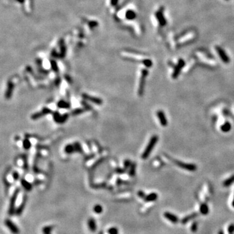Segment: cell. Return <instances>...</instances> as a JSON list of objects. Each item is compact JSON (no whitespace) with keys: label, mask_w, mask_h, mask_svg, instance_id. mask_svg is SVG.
<instances>
[{"label":"cell","mask_w":234,"mask_h":234,"mask_svg":"<svg viewBox=\"0 0 234 234\" xmlns=\"http://www.w3.org/2000/svg\"><path fill=\"white\" fill-rule=\"evenodd\" d=\"M158 136L157 135H153L152 137L150 139V141H149L148 144H147V146L144 150V151H143V153L142 154L141 157L143 159H146L149 157L150 154H151V151H152L153 149L155 147V145L157 144L158 141Z\"/></svg>","instance_id":"cell-1"},{"label":"cell","mask_w":234,"mask_h":234,"mask_svg":"<svg viewBox=\"0 0 234 234\" xmlns=\"http://www.w3.org/2000/svg\"><path fill=\"white\" fill-rule=\"evenodd\" d=\"M170 160L172 161L176 165L179 167V168H183V169L186 170V171H190V172H194V171H196V169H197V167H196V165L192 164V163H184V162L180 161L178 160H175V159H171V158H170Z\"/></svg>","instance_id":"cell-2"},{"label":"cell","mask_w":234,"mask_h":234,"mask_svg":"<svg viewBox=\"0 0 234 234\" xmlns=\"http://www.w3.org/2000/svg\"><path fill=\"white\" fill-rule=\"evenodd\" d=\"M148 74V71L146 69H143L141 72V75L140 81H139V88H138V94L139 96H142L144 94V87H145V83L146 77Z\"/></svg>","instance_id":"cell-3"},{"label":"cell","mask_w":234,"mask_h":234,"mask_svg":"<svg viewBox=\"0 0 234 234\" xmlns=\"http://www.w3.org/2000/svg\"><path fill=\"white\" fill-rule=\"evenodd\" d=\"M20 192L19 189H16V191H14V194L13 195V196H11L10 200V204H9V210H8V213L9 215H13L16 212L15 210V204H16V201L17 197H18V193Z\"/></svg>","instance_id":"cell-4"},{"label":"cell","mask_w":234,"mask_h":234,"mask_svg":"<svg viewBox=\"0 0 234 234\" xmlns=\"http://www.w3.org/2000/svg\"><path fill=\"white\" fill-rule=\"evenodd\" d=\"M185 65V61L183 59H179L178 62V64L175 66L174 68L173 73H172V78L173 79H176L178 77V75L180 74V72L182 69Z\"/></svg>","instance_id":"cell-5"},{"label":"cell","mask_w":234,"mask_h":234,"mask_svg":"<svg viewBox=\"0 0 234 234\" xmlns=\"http://www.w3.org/2000/svg\"><path fill=\"white\" fill-rule=\"evenodd\" d=\"M5 224L7 227L8 229L10 231L11 233H13V234H18L20 233V230L18 227H17V226L15 225L14 224V223L13 221H11L10 219H7L5 220Z\"/></svg>","instance_id":"cell-6"},{"label":"cell","mask_w":234,"mask_h":234,"mask_svg":"<svg viewBox=\"0 0 234 234\" xmlns=\"http://www.w3.org/2000/svg\"><path fill=\"white\" fill-rule=\"evenodd\" d=\"M157 116L158 117L161 126H162L163 127H166L168 124V121H167L164 112L161 110H159V111H157Z\"/></svg>","instance_id":"cell-7"},{"label":"cell","mask_w":234,"mask_h":234,"mask_svg":"<svg viewBox=\"0 0 234 234\" xmlns=\"http://www.w3.org/2000/svg\"><path fill=\"white\" fill-rule=\"evenodd\" d=\"M50 113H51V111L50 109L47 108V107H44L42 111L33 114V115L31 116V118L33 120L38 119V118H41L42 116L48 115V114Z\"/></svg>","instance_id":"cell-8"},{"label":"cell","mask_w":234,"mask_h":234,"mask_svg":"<svg viewBox=\"0 0 234 234\" xmlns=\"http://www.w3.org/2000/svg\"><path fill=\"white\" fill-rule=\"evenodd\" d=\"M216 50L222 61H223L224 63H229L230 58L228 57V55H227V54L225 53L224 50H223L220 46H217Z\"/></svg>","instance_id":"cell-9"},{"label":"cell","mask_w":234,"mask_h":234,"mask_svg":"<svg viewBox=\"0 0 234 234\" xmlns=\"http://www.w3.org/2000/svg\"><path fill=\"white\" fill-rule=\"evenodd\" d=\"M82 97H83L85 100L90 101V102H92V103H96V105H102V103H103V101H102L100 98L92 96L89 95V94H82Z\"/></svg>","instance_id":"cell-10"},{"label":"cell","mask_w":234,"mask_h":234,"mask_svg":"<svg viewBox=\"0 0 234 234\" xmlns=\"http://www.w3.org/2000/svg\"><path fill=\"white\" fill-rule=\"evenodd\" d=\"M68 118V114H65L63 115H61L57 112L54 113V118L56 122L58 124L64 123Z\"/></svg>","instance_id":"cell-11"},{"label":"cell","mask_w":234,"mask_h":234,"mask_svg":"<svg viewBox=\"0 0 234 234\" xmlns=\"http://www.w3.org/2000/svg\"><path fill=\"white\" fill-rule=\"evenodd\" d=\"M164 217H165V219H167V220H169L171 223H174V224H177L179 222V218H178V217H177L174 214L171 213L170 212H167H167H165Z\"/></svg>","instance_id":"cell-12"},{"label":"cell","mask_w":234,"mask_h":234,"mask_svg":"<svg viewBox=\"0 0 234 234\" xmlns=\"http://www.w3.org/2000/svg\"><path fill=\"white\" fill-rule=\"evenodd\" d=\"M198 217L197 213H191L190 215H187L185 217H183V219L181 220V223L182 224H186L187 223L190 222L191 220H193L195 218H196Z\"/></svg>","instance_id":"cell-13"},{"label":"cell","mask_w":234,"mask_h":234,"mask_svg":"<svg viewBox=\"0 0 234 234\" xmlns=\"http://www.w3.org/2000/svg\"><path fill=\"white\" fill-rule=\"evenodd\" d=\"M13 90H14V84L11 81H9L8 83L7 89L6 93H5V97L7 99H9L11 97Z\"/></svg>","instance_id":"cell-14"},{"label":"cell","mask_w":234,"mask_h":234,"mask_svg":"<svg viewBox=\"0 0 234 234\" xmlns=\"http://www.w3.org/2000/svg\"><path fill=\"white\" fill-rule=\"evenodd\" d=\"M158 195L155 192H151L149 195H146V197L144 198V200L146 202H154L157 199Z\"/></svg>","instance_id":"cell-15"},{"label":"cell","mask_w":234,"mask_h":234,"mask_svg":"<svg viewBox=\"0 0 234 234\" xmlns=\"http://www.w3.org/2000/svg\"><path fill=\"white\" fill-rule=\"evenodd\" d=\"M88 226H89V230L92 232H94L96 230V223L95 220L93 218H90L88 220Z\"/></svg>","instance_id":"cell-16"},{"label":"cell","mask_w":234,"mask_h":234,"mask_svg":"<svg viewBox=\"0 0 234 234\" xmlns=\"http://www.w3.org/2000/svg\"><path fill=\"white\" fill-rule=\"evenodd\" d=\"M26 201H27V198L25 197L24 198L22 202L21 203V204L20 205V206L18 207V208H17L16 210L15 213L17 215H20L22 213V212H23L24 209L25 208V206H26Z\"/></svg>","instance_id":"cell-17"},{"label":"cell","mask_w":234,"mask_h":234,"mask_svg":"<svg viewBox=\"0 0 234 234\" xmlns=\"http://www.w3.org/2000/svg\"><path fill=\"white\" fill-rule=\"evenodd\" d=\"M21 185H22V187L27 191H30L32 189V185L31 183H29V182H27V180H26L25 179H21Z\"/></svg>","instance_id":"cell-18"},{"label":"cell","mask_w":234,"mask_h":234,"mask_svg":"<svg viewBox=\"0 0 234 234\" xmlns=\"http://www.w3.org/2000/svg\"><path fill=\"white\" fill-rule=\"evenodd\" d=\"M209 207L207 204L203 203V204L200 205V212L201 213L202 215H207L209 213Z\"/></svg>","instance_id":"cell-19"},{"label":"cell","mask_w":234,"mask_h":234,"mask_svg":"<svg viewBox=\"0 0 234 234\" xmlns=\"http://www.w3.org/2000/svg\"><path fill=\"white\" fill-rule=\"evenodd\" d=\"M57 107L61 109H69L70 107V103L64 100H60L57 103Z\"/></svg>","instance_id":"cell-20"},{"label":"cell","mask_w":234,"mask_h":234,"mask_svg":"<svg viewBox=\"0 0 234 234\" xmlns=\"http://www.w3.org/2000/svg\"><path fill=\"white\" fill-rule=\"evenodd\" d=\"M220 128H221L222 131L224 133H227L230 131L231 128H232V126H231V124L230 122H226L221 126Z\"/></svg>","instance_id":"cell-21"},{"label":"cell","mask_w":234,"mask_h":234,"mask_svg":"<svg viewBox=\"0 0 234 234\" xmlns=\"http://www.w3.org/2000/svg\"><path fill=\"white\" fill-rule=\"evenodd\" d=\"M233 183H234V175L230 177L229 178L226 179V180L224 182V183H223V185H224V187H227L230 186L231 185L233 184Z\"/></svg>","instance_id":"cell-22"},{"label":"cell","mask_w":234,"mask_h":234,"mask_svg":"<svg viewBox=\"0 0 234 234\" xmlns=\"http://www.w3.org/2000/svg\"><path fill=\"white\" fill-rule=\"evenodd\" d=\"M93 211L96 213V214H100L101 213H102L103 211V207L101 205L97 204L93 208Z\"/></svg>","instance_id":"cell-23"},{"label":"cell","mask_w":234,"mask_h":234,"mask_svg":"<svg viewBox=\"0 0 234 234\" xmlns=\"http://www.w3.org/2000/svg\"><path fill=\"white\" fill-rule=\"evenodd\" d=\"M135 171H136V164H135V163H132L131 167H130V170L129 174H130V175L131 176H134L135 175V173H136Z\"/></svg>","instance_id":"cell-24"},{"label":"cell","mask_w":234,"mask_h":234,"mask_svg":"<svg viewBox=\"0 0 234 234\" xmlns=\"http://www.w3.org/2000/svg\"><path fill=\"white\" fill-rule=\"evenodd\" d=\"M198 224L197 222L194 221L191 226V231L195 233L198 230Z\"/></svg>","instance_id":"cell-25"},{"label":"cell","mask_w":234,"mask_h":234,"mask_svg":"<svg viewBox=\"0 0 234 234\" xmlns=\"http://www.w3.org/2000/svg\"><path fill=\"white\" fill-rule=\"evenodd\" d=\"M23 146L26 150H28L31 146V143L29 141L28 139H25L23 142Z\"/></svg>","instance_id":"cell-26"},{"label":"cell","mask_w":234,"mask_h":234,"mask_svg":"<svg viewBox=\"0 0 234 234\" xmlns=\"http://www.w3.org/2000/svg\"><path fill=\"white\" fill-rule=\"evenodd\" d=\"M74 149H75L74 146L68 145L66 146V148H65V151H66V153H68V154H71V153H72L73 151H74Z\"/></svg>","instance_id":"cell-27"},{"label":"cell","mask_w":234,"mask_h":234,"mask_svg":"<svg viewBox=\"0 0 234 234\" xmlns=\"http://www.w3.org/2000/svg\"><path fill=\"white\" fill-rule=\"evenodd\" d=\"M53 229V227L51 226H45L43 228V233L44 234H51V232Z\"/></svg>","instance_id":"cell-28"},{"label":"cell","mask_w":234,"mask_h":234,"mask_svg":"<svg viewBox=\"0 0 234 234\" xmlns=\"http://www.w3.org/2000/svg\"><path fill=\"white\" fill-rule=\"evenodd\" d=\"M83 111H84V109H75V110L72 111L71 113L72 115H78L83 113Z\"/></svg>","instance_id":"cell-29"},{"label":"cell","mask_w":234,"mask_h":234,"mask_svg":"<svg viewBox=\"0 0 234 234\" xmlns=\"http://www.w3.org/2000/svg\"><path fill=\"white\" fill-rule=\"evenodd\" d=\"M108 233L109 234H118V229H117L116 227H112V228H110L108 230Z\"/></svg>","instance_id":"cell-30"},{"label":"cell","mask_w":234,"mask_h":234,"mask_svg":"<svg viewBox=\"0 0 234 234\" xmlns=\"http://www.w3.org/2000/svg\"><path fill=\"white\" fill-rule=\"evenodd\" d=\"M228 232L229 234H233L234 233V224H231L228 226Z\"/></svg>","instance_id":"cell-31"},{"label":"cell","mask_w":234,"mask_h":234,"mask_svg":"<svg viewBox=\"0 0 234 234\" xmlns=\"http://www.w3.org/2000/svg\"><path fill=\"white\" fill-rule=\"evenodd\" d=\"M137 195H138V196H139V198H143V199H144V198H145L146 196L145 192L143 191H139V192H138Z\"/></svg>","instance_id":"cell-32"},{"label":"cell","mask_w":234,"mask_h":234,"mask_svg":"<svg viewBox=\"0 0 234 234\" xmlns=\"http://www.w3.org/2000/svg\"><path fill=\"white\" fill-rule=\"evenodd\" d=\"M51 66H52L53 70H54V71L58 72V67H57V66L55 62H54V61H53L52 62V61H51Z\"/></svg>","instance_id":"cell-33"},{"label":"cell","mask_w":234,"mask_h":234,"mask_svg":"<svg viewBox=\"0 0 234 234\" xmlns=\"http://www.w3.org/2000/svg\"><path fill=\"white\" fill-rule=\"evenodd\" d=\"M131 165V161L130 160H126L124 162V167H126V168H127L128 167H130Z\"/></svg>","instance_id":"cell-34"},{"label":"cell","mask_w":234,"mask_h":234,"mask_svg":"<svg viewBox=\"0 0 234 234\" xmlns=\"http://www.w3.org/2000/svg\"><path fill=\"white\" fill-rule=\"evenodd\" d=\"M13 178H14V180H18V178H19V174L17 172H14L13 173Z\"/></svg>","instance_id":"cell-35"},{"label":"cell","mask_w":234,"mask_h":234,"mask_svg":"<svg viewBox=\"0 0 234 234\" xmlns=\"http://www.w3.org/2000/svg\"><path fill=\"white\" fill-rule=\"evenodd\" d=\"M116 172L118 174H123L124 172V170H122V168H116Z\"/></svg>","instance_id":"cell-36"},{"label":"cell","mask_w":234,"mask_h":234,"mask_svg":"<svg viewBox=\"0 0 234 234\" xmlns=\"http://www.w3.org/2000/svg\"><path fill=\"white\" fill-rule=\"evenodd\" d=\"M218 234H224V233L222 230H219V232H218Z\"/></svg>","instance_id":"cell-37"},{"label":"cell","mask_w":234,"mask_h":234,"mask_svg":"<svg viewBox=\"0 0 234 234\" xmlns=\"http://www.w3.org/2000/svg\"><path fill=\"white\" fill-rule=\"evenodd\" d=\"M232 206L234 207V198H233V201H232Z\"/></svg>","instance_id":"cell-38"},{"label":"cell","mask_w":234,"mask_h":234,"mask_svg":"<svg viewBox=\"0 0 234 234\" xmlns=\"http://www.w3.org/2000/svg\"></svg>","instance_id":"cell-39"}]
</instances>
